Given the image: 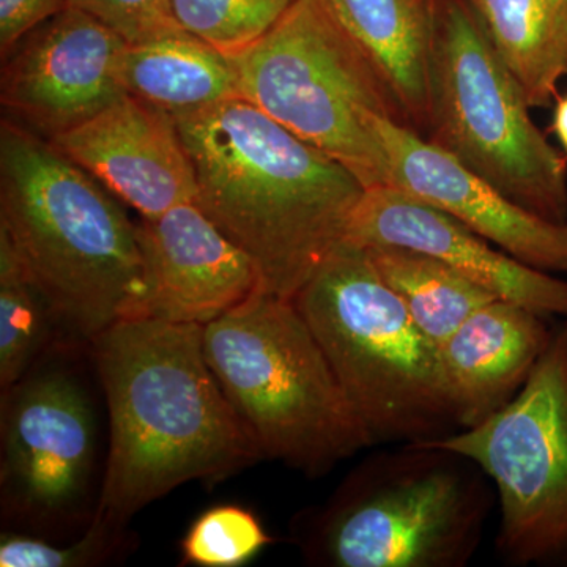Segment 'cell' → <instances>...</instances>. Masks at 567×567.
Returning a JSON list of instances; mask_svg holds the SVG:
<instances>
[{"label": "cell", "mask_w": 567, "mask_h": 567, "mask_svg": "<svg viewBox=\"0 0 567 567\" xmlns=\"http://www.w3.org/2000/svg\"><path fill=\"white\" fill-rule=\"evenodd\" d=\"M175 122L196 173V204L251 257L265 292L293 300L346 241L365 186L241 96Z\"/></svg>", "instance_id": "7a4b0ae2"}, {"label": "cell", "mask_w": 567, "mask_h": 567, "mask_svg": "<svg viewBox=\"0 0 567 567\" xmlns=\"http://www.w3.org/2000/svg\"><path fill=\"white\" fill-rule=\"evenodd\" d=\"M346 240L429 254L499 300L524 306L546 319L567 320V281L499 251L453 216L395 186L365 188Z\"/></svg>", "instance_id": "5bb4252c"}, {"label": "cell", "mask_w": 567, "mask_h": 567, "mask_svg": "<svg viewBox=\"0 0 567 567\" xmlns=\"http://www.w3.org/2000/svg\"><path fill=\"white\" fill-rule=\"evenodd\" d=\"M295 0H173L175 20L224 54L234 55L281 20Z\"/></svg>", "instance_id": "603a6c76"}, {"label": "cell", "mask_w": 567, "mask_h": 567, "mask_svg": "<svg viewBox=\"0 0 567 567\" xmlns=\"http://www.w3.org/2000/svg\"><path fill=\"white\" fill-rule=\"evenodd\" d=\"M413 132L427 133L439 0H320Z\"/></svg>", "instance_id": "e0dca14e"}, {"label": "cell", "mask_w": 567, "mask_h": 567, "mask_svg": "<svg viewBox=\"0 0 567 567\" xmlns=\"http://www.w3.org/2000/svg\"><path fill=\"white\" fill-rule=\"evenodd\" d=\"M293 303L372 446L416 445L461 431L439 346L413 322L363 246L342 241Z\"/></svg>", "instance_id": "5b68a950"}, {"label": "cell", "mask_w": 567, "mask_h": 567, "mask_svg": "<svg viewBox=\"0 0 567 567\" xmlns=\"http://www.w3.org/2000/svg\"><path fill=\"white\" fill-rule=\"evenodd\" d=\"M529 107L557 100L567 74V0H465Z\"/></svg>", "instance_id": "d6986e66"}, {"label": "cell", "mask_w": 567, "mask_h": 567, "mask_svg": "<svg viewBox=\"0 0 567 567\" xmlns=\"http://www.w3.org/2000/svg\"><path fill=\"white\" fill-rule=\"evenodd\" d=\"M123 80L128 95L174 118L240 96L230 55L183 28L130 44Z\"/></svg>", "instance_id": "ac0fdd59"}, {"label": "cell", "mask_w": 567, "mask_h": 567, "mask_svg": "<svg viewBox=\"0 0 567 567\" xmlns=\"http://www.w3.org/2000/svg\"><path fill=\"white\" fill-rule=\"evenodd\" d=\"M551 336L546 317L496 298L439 347L461 429L483 423L516 398Z\"/></svg>", "instance_id": "2e32d148"}, {"label": "cell", "mask_w": 567, "mask_h": 567, "mask_svg": "<svg viewBox=\"0 0 567 567\" xmlns=\"http://www.w3.org/2000/svg\"><path fill=\"white\" fill-rule=\"evenodd\" d=\"M0 230L70 342L89 346L136 315V224L80 164L11 118L0 125Z\"/></svg>", "instance_id": "3957f363"}, {"label": "cell", "mask_w": 567, "mask_h": 567, "mask_svg": "<svg viewBox=\"0 0 567 567\" xmlns=\"http://www.w3.org/2000/svg\"><path fill=\"white\" fill-rule=\"evenodd\" d=\"M550 130L567 155V95H558L555 100L554 121H551Z\"/></svg>", "instance_id": "4316f807"}, {"label": "cell", "mask_w": 567, "mask_h": 567, "mask_svg": "<svg viewBox=\"0 0 567 567\" xmlns=\"http://www.w3.org/2000/svg\"><path fill=\"white\" fill-rule=\"evenodd\" d=\"M69 7V0H0L2 59L33 29Z\"/></svg>", "instance_id": "484cf974"}, {"label": "cell", "mask_w": 567, "mask_h": 567, "mask_svg": "<svg viewBox=\"0 0 567 567\" xmlns=\"http://www.w3.org/2000/svg\"><path fill=\"white\" fill-rule=\"evenodd\" d=\"M136 227L144 293L134 317L204 327L264 290L251 257L196 203Z\"/></svg>", "instance_id": "7c38bea8"}, {"label": "cell", "mask_w": 567, "mask_h": 567, "mask_svg": "<svg viewBox=\"0 0 567 567\" xmlns=\"http://www.w3.org/2000/svg\"><path fill=\"white\" fill-rule=\"evenodd\" d=\"M427 140L525 210L567 223V158L529 104L465 0H439Z\"/></svg>", "instance_id": "ba28073f"}, {"label": "cell", "mask_w": 567, "mask_h": 567, "mask_svg": "<svg viewBox=\"0 0 567 567\" xmlns=\"http://www.w3.org/2000/svg\"><path fill=\"white\" fill-rule=\"evenodd\" d=\"M50 141L141 218L196 203V173L177 122L132 95Z\"/></svg>", "instance_id": "9a60e30c"}, {"label": "cell", "mask_w": 567, "mask_h": 567, "mask_svg": "<svg viewBox=\"0 0 567 567\" xmlns=\"http://www.w3.org/2000/svg\"><path fill=\"white\" fill-rule=\"evenodd\" d=\"M69 6L92 14L130 44L182 28L173 0H69Z\"/></svg>", "instance_id": "d4e9b609"}, {"label": "cell", "mask_w": 567, "mask_h": 567, "mask_svg": "<svg viewBox=\"0 0 567 567\" xmlns=\"http://www.w3.org/2000/svg\"><path fill=\"white\" fill-rule=\"evenodd\" d=\"M110 413L95 516L128 525L192 483L264 461L204 352L203 324L122 319L89 344Z\"/></svg>", "instance_id": "6da1fadb"}, {"label": "cell", "mask_w": 567, "mask_h": 567, "mask_svg": "<svg viewBox=\"0 0 567 567\" xmlns=\"http://www.w3.org/2000/svg\"><path fill=\"white\" fill-rule=\"evenodd\" d=\"M363 248L413 322L439 347L473 312L496 300L486 289L429 254L390 245Z\"/></svg>", "instance_id": "ffe728a7"}, {"label": "cell", "mask_w": 567, "mask_h": 567, "mask_svg": "<svg viewBox=\"0 0 567 567\" xmlns=\"http://www.w3.org/2000/svg\"><path fill=\"white\" fill-rule=\"evenodd\" d=\"M238 95L352 171L365 188L390 185L380 118L398 107L320 0H295L259 40L230 55Z\"/></svg>", "instance_id": "52a82bcc"}, {"label": "cell", "mask_w": 567, "mask_h": 567, "mask_svg": "<svg viewBox=\"0 0 567 567\" xmlns=\"http://www.w3.org/2000/svg\"><path fill=\"white\" fill-rule=\"evenodd\" d=\"M421 445L461 454L488 477L499 506L502 561L567 567V320L509 404Z\"/></svg>", "instance_id": "9c48e42d"}, {"label": "cell", "mask_w": 567, "mask_h": 567, "mask_svg": "<svg viewBox=\"0 0 567 567\" xmlns=\"http://www.w3.org/2000/svg\"><path fill=\"white\" fill-rule=\"evenodd\" d=\"M274 543L252 511L238 505L213 506L200 514L183 536L182 565L245 566Z\"/></svg>", "instance_id": "cb8c5ba5"}, {"label": "cell", "mask_w": 567, "mask_h": 567, "mask_svg": "<svg viewBox=\"0 0 567 567\" xmlns=\"http://www.w3.org/2000/svg\"><path fill=\"white\" fill-rule=\"evenodd\" d=\"M128 47L104 22L69 6L3 59L2 106L47 140L70 132L128 96Z\"/></svg>", "instance_id": "8fae6325"}, {"label": "cell", "mask_w": 567, "mask_h": 567, "mask_svg": "<svg viewBox=\"0 0 567 567\" xmlns=\"http://www.w3.org/2000/svg\"><path fill=\"white\" fill-rule=\"evenodd\" d=\"M213 374L264 458L328 475L371 439L293 300L254 293L203 327Z\"/></svg>", "instance_id": "8992f818"}, {"label": "cell", "mask_w": 567, "mask_h": 567, "mask_svg": "<svg viewBox=\"0 0 567 567\" xmlns=\"http://www.w3.org/2000/svg\"><path fill=\"white\" fill-rule=\"evenodd\" d=\"M136 547L126 525L93 517L84 535L69 546L51 544L43 537L3 533L0 539L2 567H95L121 561Z\"/></svg>", "instance_id": "7402d4cb"}, {"label": "cell", "mask_w": 567, "mask_h": 567, "mask_svg": "<svg viewBox=\"0 0 567 567\" xmlns=\"http://www.w3.org/2000/svg\"><path fill=\"white\" fill-rule=\"evenodd\" d=\"M54 320L0 230V390L2 398L47 352Z\"/></svg>", "instance_id": "44dd1931"}, {"label": "cell", "mask_w": 567, "mask_h": 567, "mask_svg": "<svg viewBox=\"0 0 567 567\" xmlns=\"http://www.w3.org/2000/svg\"><path fill=\"white\" fill-rule=\"evenodd\" d=\"M96 436L80 375L41 358L2 398L3 520L40 535L89 527Z\"/></svg>", "instance_id": "30bf717a"}, {"label": "cell", "mask_w": 567, "mask_h": 567, "mask_svg": "<svg viewBox=\"0 0 567 567\" xmlns=\"http://www.w3.org/2000/svg\"><path fill=\"white\" fill-rule=\"evenodd\" d=\"M483 470L431 445L380 451L322 506L295 517L306 563L320 567H465L495 505Z\"/></svg>", "instance_id": "277c9868"}, {"label": "cell", "mask_w": 567, "mask_h": 567, "mask_svg": "<svg viewBox=\"0 0 567 567\" xmlns=\"http://www.w3.org/2000/svg\"><path fill=\"white\" fill-rule=\"evenodd\" d=\"M390 186L447 213L514 259L567 274V223H554L513 203L492 183L404 123L380 118Z\"/></svg>", "instance_id": "4fadbf2b"}]
</instances>
